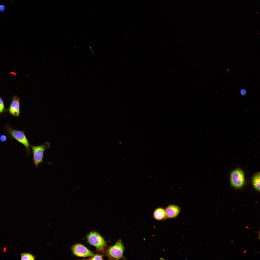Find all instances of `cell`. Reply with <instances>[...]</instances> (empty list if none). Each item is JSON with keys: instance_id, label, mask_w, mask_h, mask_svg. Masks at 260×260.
Masks as SVG:
<instances>
[{"instance_id": "cell-5", "label": "cell", "mask_w": 260, "mask_h": 260, "mask_svg": "<svg viewBox=\"0 0 260 260\" xmlns=\"http://www.w3.org/2000/svg\"><path fill=\"white\" fill-rule=\"evenodd\" d=\"M230 182L231 185L235 188H239L242 187L245 182L243 171L239 168L233 170L230 175Z\"/></svg>"}, {"instance_id": "cell-14", "label": "cell", "mask_w": 260, "mask_h": 260, "mask_svg": "<svg viewBox=\"0 0 260 260\" xmlns=\"http://www.w3.org/2000/svg\"><path fill=\"white\" fill-rule=\"evenodd\" d=\"M240 94L243 96H245L247 94L246 89L244 88H241L240 90Z\"/></svg>"}, {"instance_id": "cell-8", "label": "cell", "mask_w": 260, "mask_h": 260, "mask_svg": "<svg viewBox=\"0 0 260 260\" xmlns=\"http://www.w3.org/2000/svg\"><path fill=\"white\" fill-rule=\"evenodd\" d=\"M180 208L178 206L170 205L168 206L165 210V219L175 218L178 215L180 211Z\"/></svg>"}, {"instance_id": "cell-4", "label": "cell", "mask_w": 260, "mask_h": 260, "mask_svg": "<svg viewBox=\"0 0 260 260\" xmlns=\"http://www.w3.org/2000/svg\"><path fill=\"white\" fill-rule=\"evenodd\" d=\"M89 243L95 247L97 250L104 252L107 246V243L103 238L98 232L91 231L87 236Z\"/></svg>"}, {"instance_id": "cell-13", "label": "cell", "mask_w": 260, "mask_h": 260, "mask_svg": "<svg viewBox=\"0 0 260 260\" xmlns=\"http://www.w3.org/2000/svg\"><path fill=\"white\" fill-rule=\"evenodd\" d=\"M87 259L89 260H103V256L102 255L99 254H95L94 256H92L90 258Z\"/></svg>"}, {"instance_id": "cell-9", "label": "cell", "mask_w": 260, "mask_h": 260, "mask_svg": "<svg viewBox=\"0 0 260 260\" xmlns=\"http://www.w3.org/2000/svg\"><path fill=\"white\" fill-rule=\"evenodd\" d=\"M153 217L155 219L158 220H163L165 217V210L162 208H156L153 212Z\"/></svg>"}, {"instance_id": "cell-15", "label": "cell", "mask_w": 260, "mask_h": 260, "mask_svg": "<svg viewBox=\"0 0 260 260\" xmlns=\"http://www.w3.org/2000/svg\"><path fill=\"white\" fill-rule=\"evenodd\" d=\"M7 139V137L6 135L4 134L0 135V141L2 142H5Z\"/></svg>"}, {"instance_id": "cell-3", "label": "cell", "mask_w": 260, "mask_h": 260, "mask_svg": "<svg viewBox=\"0 0 260 260\" xmlns=\"http://www.w3.org/2000/svg\"><path fill=\"white\" fill-rule=\"evenodd\" d=\"M124 248L121 239L117 240L113 245L109 247L105 251V254L109 260H126L123 256Z\"/></svg>"}, {"instance_id": "cell-10", "label": "cell", "mask_w": 260, "mask_h": 260, "mask_svg": "<svg viewBox=\"0 0 260 260\" xmlns=\"http://www.w3.org/2000/svg\"><path fill=\"white\" fill-rule=\"evenodd\" d=\"M253 185L257 190H260V173L258 172L253 176L252 179Z\"/></svg>"}, {"instance_id": "cell-17", "label": "cell", "mask_w": 260, "mask_h": 260, "mask_svg": "<svg viewBox=\"0 0 260 260\" xmlns=\"http://www.w3.org/2000/svg\"><path fill=\"white\" fill-rule=\"evenodd\" d=\"M258 234V240L259 241L260 239V231L259 232V233H256Z\"/></svg>"}, {"instance_id": "cell-2", "label": "cell", "mask_w": 260, "mask_h": 260, "mask_svg": "<svg viewBox=\"0 0 260 260\" xmlns=\"http://www.w3.org/2000/svg\"><path fill=\"white\" fill-rule=\"evenodd\" d=\"M50 143L46 142L41 144L38 145H31L30 147L32 152L33 161L37 169L39 165L43 162L51 165L50 162H45L43 161L44 154L45 151L50 147Z\"/></svg>"}, {"instance_id": "cell-6", "label": "cell", "mask_w": 260, "mask_h": 260, "mask_svg": "<svg viewBox=\"0 0 260 260\" xmlns=\"http://www.w3.org/2000/svg\"><path fill=\"white\" fill-rule=\"evenodd\" d=\"M73 254L75 255L81 257H92L95 254L84 245L76 244L71 247Z\"/></svg>"}, {"instance_id": "cell-12", "label": "cell", "mask_w": 260, "mask_h": 260, "mask_svg": "<svg viewBox=\"0 0 260 260\" xmlns=\"http://www.w3.org/2000/svg\"><path fill=\"white\" fill-rule=\"evenodd\" d=\"M7 111L8 109L5 108L3 101L0 96V115Z\"/></svg>"}, {"instance_id": "cell-16", "label": "cell", "mask_w": 260, "mask_h": 260, "mask_svg": "<svg viewBox=\"0 0 260 260\" xmlns=\"http://www.w3.org/2000/svg\"><path fill=\"white\" fill-rule=\"evenodd\" d=\"M4 7L3 6H0V11H3L4 9Z\"/></svg>"}, {"instance_id": "cell-11", "label": "cell", "mask_w": 260, "mask_h": 260, "mask_svg": "<svg viewBox=\"0 0 260 260\" xmlns=\"http://www.w3.org/2000/svg\"><path fill=\"white\" fill-rule=\"evenodd\" d=\"M21 260H34L35 257L32 254L28 253H22L21 254Z\"/></svg>"}, {"instance_id": "cell-7", "label": "cell", "mask_w": 260, "mask_h": 260, "mask_svg": "<svg viewBox=\"0 0 260 260\" xmlns=\"http://www.w3.org/2000/svg\"><path fill=\"white\" fill-rule=\"evenodd\" d=\"M20 105L19 98L17 95L14 96L12 98L10 107L8 109L9 113L13 116L18 117L20 113Z\"/></svg>"}, {"instance_id": "cell-1", "label": "cell", "mask_w": 260, "mask_h": 260, "mask_svg": "<svg viewBox=\"0 0 260 260\" xmlns=\"http://www.w3.org/2000/svg\"><path fill=\"white\" fill-rule=\"evenodd\" d=\"M3 129L9 139H14L23 145L26 149L27 156L31 155V145L24 131L13 129L8 124L4 126Z\"/></svg>"}]
</instances>
